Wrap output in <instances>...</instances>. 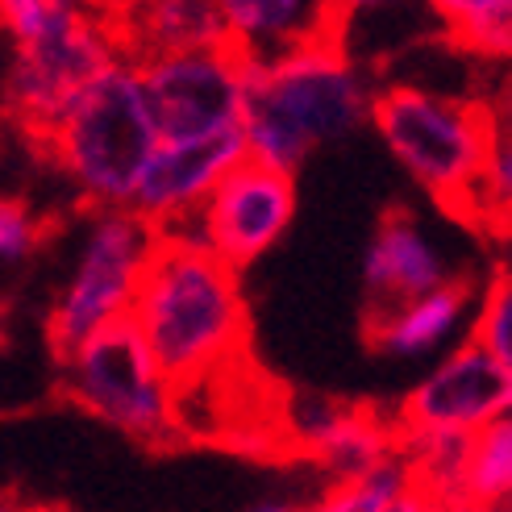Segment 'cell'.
<instances>
[{
  "label": "cell",
  "mask_w": 512,
  "mask_h": 512,
  "mask_svg": "<svg viewBox=\"0 0 512 512\" xmlns=\"http://www.w3.org/2000/svg\"><path fill=\"white\" fill-rule=\"evenodd\" d=\"M375 84L346 55L342 38H317L279 55H242V138L246 155L279 171H300L321 146L371 125Z\"/></svg>",
  "instance_id": "1"
},
{
  "label": "cell",
  "mask_w": 512,
  "mask_h": 512,
  "mask_svg": "<svg viewBox=\"0 0 512 512\" xmlns=\"http://www.w3.org/2000/svg\"><path fill=\"white\" fill-rule=\"evenodd\" d=\"M238 275L209 246L179 234H159L150 250L130 321L175 392L246 358L250 317Z\"/></svg>",
  "instance_id": "2"
},
{
  "label": "cell",
  "mask_w": 512,
  "mask_h": 512,
  "mask_svg": "<svg viewBox=\"0 0 512 512\" xmlns=\"http://www.w3.org/2000/svg\"><path fill=\"white\" fill-rule=\"evenodd\" d=\"M371 125L433 204L479 225V175L496 125L488 100L421 84H388L375 88Z\"/></svg>",
  "instance_id": "3"
},
{
  "label": "cell",
  "mask_w": 512,
  "mask_h": 512,
  "mask_svg": "<svg viewBox=\"0 0 512 512\" xmlns=\"http://www.w3.org/2000/svg\"><path fill=\"white\" fill-rule=\"evenodd\" d=\"M67 184L96 209L130 204L159 146V125L138 75V59H113L71 100L55 130L42 138Z\"/></svg>",
  "instance_id": "4"
},
{
  "label": "cell",
  "mask_w": 512,
  "mask_h": 512,
  "mask_svg": "<svg viewBox=\"0 0 512 512\" xmlns=\"http://www.w3.org/2000/svg\"><path fill=\"white\" fill-rule=\"evenodd\" d=\"M67 396L138 442H167L179 433L175 383L163 375L138 325L121 317L59 354Z\"/></svg>",
  "instance_id": "5"
},
{
  "label": "cell",
  "mask_w": 512,
  "mask_h": 512,
  "mask_svg": "<svg viewBox=\"0 0 512 512\" xmlns=\"http://www.w3.org/2000/svg\"><path fill=\"white\" fill-rule=\"evenodd\" d=\"M155 242H159V225L146 221L130 204L96 209L67 288L59 292L55 309H50L46 334L55 354H67L75 342H84L96 329L130 317L138 279L146 271Z\"/></svg>",
  "instance_id": "6"
},
{
  "label": "cell",
  "mask_w": 512,
  "mask_h": 512,
  "mask_svg": "<svg viewBox=\"0 0 512 512\" xmlns=\"http://www.w3.org/2000/svg\"><path fill=\"white\" fill-rule=\"evenodd\" d=\"M296 217V175L263 159H238L209 188L188 217L163 225L159 234H179L209 246L217 259L246 271L254 259L288 234Z\"/></svg>",
  "instance_id": "7"
},
{
  "label": "cell",
  "mask_w": 512,
  "mask_h": 512,
  "mask_svg": "<svg viewBox=\"0 0 512 512\" xmlns=\"http://www.w3.org/2000/svg\"><path fill=\"white\" fill-rule=\"evenodd\" d=\"M121 38L96 13H80L55 30L13 46V71L5 80V105L30 138H46L67 105L80 96L113 59H121Z\"/></svg>",
  "instance_id": "8"
},
{
  "label": "cell",
  "mask_w": 512,
  "mask_h": 512,
  "mask_svg": "<svg viewBox=\"0 0 512 512\" xmlns=\"http://www.w3.org/2000/svg\"><path fill=\"white\" fill-rule=\"evenodd\" d=\"M159 138H209L242 125V55L234 46L171 50L138 59Z\"/></svg>",
  "instance_id": "9"
},
{
  "label": "cell",
  "mask_w": 512,
  "mask_h": 512,
  "mask_svg": "<svg viewBox=\"0 0 512 512\" xmlns=\"http://www.w3.org/2000/svg\"><path fill=\"white\" fill-rule=\"evenodd\" d=\"M512 413V375L475 338L450 346L433 371L404 396L396 429H458L479 433Z\"/></svg>",
  "instance_id": "10"
},
{
  "label": "cell",
  "mask_w": 512,
  "mask_h": 512,
  "mask_svg": "<svg viewBox=\"0 0 512 512\" xmlns=\"http://www.w3.org/2000/svg\"><path fill=\"white\" fill-rule=\"evenodd\" d=\"M284 438L334 479H350L396 450V421L329 396H288L279 404Z\"/></svg>",
  "instance_id": "11"
},
{
  "label": "cell",
  "mask_w": 512,
  "mask_h": 512,
  "mask_svg": "<svg viewBox=\"0 0 512 512\" xmlns=\"http://www.w3.org/2000/svg\"><path fill=\"white\" fill-rule=\"evenodd\" d=\"M238 159H246L242 125L209 138H179V142L159 138L155 155H150L138 179L130 209H138L146 221H155L163 229L179 217H188Z\"/></svg>",
  "instance_id": "12"
},
{
  "label": "cell",
  "mask_w": 512,
  "mask_h": 512,
  "mask_svg": "<svg viewBox=\"0 0 512 512\" xmlns=\"http://www.w3.org/2000/svg\"><path fill=\"white\" fill-rule=\"evenodd\" d=\"M454 271L442 259V250L429 242L421 221L408 209L383 213L363 254V317L383 313L392 304L450 284Z\"/></svg>",
  "instance_id": "13"
},
{
  "label": "cell",
  "mask_w": 512,
  "mask_h": 512,
  "mask_svg": "<svg viewBox=\"0 0 512 512\" xmlns=\"http://www.w3.org/2000/svg\"><path fill=\"white\" fill-rule=\"evenodd\" d=\"M471 309H475V292L467 284H458V279H450V284H438L429 292H417L392 304L383 313L363 317L367 346L375 354L404 358V363L446 354L471 329Z\"/></svg>",
  "instance_id": "14"
},
{
  "label": "cell",
  "mask_w": 512,
  "mask_h": 512,
  "mask_svg": "<svg viewBox=\"0 0 512 512\" xmlns=\"http://www.w3.org/2000/svg\"><path fill=\"white\" fill-rule=\"evenodd\" d=\"M229 46L246 59L279 55L317 38H346L338 0H217Z\"/></svg>",
  "instance_id": "15"
},
{
  "label": "cell",
  "mask_w": 512,
  "mask_h": 512,
  "mask_svg": "<svg viewBox=\"0 0 512 512\" xmlns=\"http://www.w3.org/2000/svg\"><path fill=\"white\" fill-rule=\"evenodd\" d=\"M225 17L217 0H134L125 17L121 50L130 59L171 55V50L225 46Z\"/></svg>",
  "instance_id": "16"
},
{
  "label": "cell",
  "mask_w": 512,
  "mask_h": 512,
  "mask_svg": "<svg viewBox=\"0 0 512 512\" xmlns=\"http://www.w3.org/2000/svg\"><path fill=\"white\" fill-rule=\"evenodd\" d=\"M475 433L458 429H396V450L404 454L425 508H467V463Z\"/></svg>",
  "instance_id": "17"
},
{
  "label": "cell",
  "mask_w": 512,
  "mask_h": 512,
  "mask_svg": "<svg viewBox=\"0 0 512 512\" xmlns=\"http://www.w3.org/2000/svg\"><path fill=\"white\" fill-rule=\"evenodd\" d=\"M321 508H329V512H417V508H425V500L417 492L404 454L392 450L388 458H379L367 471L329 483L321 496Z\"/></svg>",
  "instance_id": "18"
},
{
  "label": "cell",
  "mask_w": 512,
  "mask_h": 512,
  "mask_svg": "<svg viewBox=\"0 0 512 512\" xmlns=\"http://www.w3.org/2000/svg\"><path fill=\"white\" fill-rule=\"evenodd\" d=\"M512 500V413L496 417L471 438L467 508H504Z\"/></svg>",
  "instance_id": "19"
},
{
  "label": "cell",
  "mask_w": 512,
  "mask_h": 512,
  "mask_svg": "<svg viewBox=\"0 0 512 512\" xmlns=\"http://www.w3.org/2000/svg\"><path fill=\"white\" fill-rule=\"evenodd\" d=\"M508 217H512V125L496 121L479 175V229L496 234Z\"/></svg>",
  "instance_id": "20"
},
{
  "label": "cell",
  "mask_w": 512,
  "mask_h": 512,
  "mask_svg": "<svg viewBox=\"0 0 512 512\" xmlns=\"http://www.w3.org/2000/svg\"><path fill=\"white\" fill-rule=\"evenodd\" d=\"M471 338L512 375V267L496 271L492 284L483 288L479 313L471 317Z\"/></svg>",
  "instance_id": "21"
},
{
  "label": "cell",
  "mask_w": 512,
  "mask_h": 512,
  "mask_svg": "<svg viewBox=\"0 0 512 512\" xmlns=\"http://www.w3.org/2000/svg\"><path fill=\"white\" fill-rule=\"evenodd\" d=\"M450 42L458 50H467V55H475L479 63H492V67L512 63V0H500L488 17L467 25V30L454 34Z\"/></svg>",
  "instance_id": "22"
},
{
  "label": "cell",
  "mask_w": 512,
  "mask_h": 512,
  "mask_svg": "<svg viewBox=\"0 0 512 512\" xmlns=\"http://www.w3.org/2000/svg\"><path fill=\"white\" fill-rule=\"evenodd\" d=\"M42 242V221L25 200L0 196V267L25 263Z\"/></svg>",
  "instance_id": "23"
},
{
  "label": "cell",
  "mask_w": 512,
  "mask_h": 512,
  "mask_svg": "<svg viewBox=\"0 0 512 512\" xmlns=\"http://www.w3.org/2000/svg\"><path fill=\"white\" fill-rule=\"evenodd\" d=\"M425 5H429L433 17L446 25V38H454V34H463L467 25L488 17L500 0H425Z\"/></svg>",
  "instance_id": "24"
},
{
  "label": "cell",
  "mask_w": 512,
  "mask_h": 512,
  "mask_svg": "<svg viewBox=\"0 0 512 512\" xmlns=\"http://www.w3.org/2000/svg\"><path fill=\"white\" fill-rule=\"evenodd\" d=\"M488 105H492L496 121H508L512 125V63H500V75H496V84H492Z\"/></svg>",
  "instance_id": "25"
},
{
  "label": "cell",
  "mask_w": 512,
  "mask_h": 512,
  "mask_svg": "<svg viewBox=\"0 0 512 512\" xmlns=\"http://www.w3.org/2000/svg\"><path fill=\"white\" fill-rule=\"evenodd\" d=\"M388 5H400V0H338L342 17H350V13H371V9H388Z\"/></svg>",
  "instance_id": "26"
},
{
  "label": "cell",
  "mask_w": 512,
  "mask_h": 512,
  "mask_svg": "<svg viewBox=\"0 0 512 512\" xmlns=\"http://www.w3.org/2000/svg\"><path fill=\"white\" fill-rule=\"evenodd\" d=\"M496 238H508V242H512V217H508V221L496 229Z\"/></svg>",
  "instance_id": "27"
},
{
  "label": "cell",
  "mask_w": 512,
  "mask_h": 512,
  "mask_svg": "<svg viewBox=\"0 0 512 512\" xmlns=\"http://www.w3.org/2000/svg\"><path fill=\"white\" fill-rule=\"evenodd\" d=\"M0 346H5V304H0Z\"/></svg>",
  "instance_id": "28"
}]
</instances>
